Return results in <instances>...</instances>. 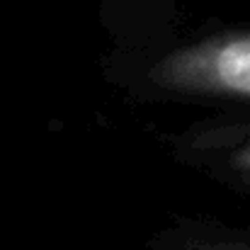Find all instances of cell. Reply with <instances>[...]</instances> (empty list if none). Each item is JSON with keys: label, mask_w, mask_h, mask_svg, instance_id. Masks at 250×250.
<instances>
[{"label": "cell", "mask_w": 250, "mask_h": 250, "mask_svg": "<svg viewBox=\"0 0 250 250\" xmlns=\"http://www.w3.org/2000/svg\"><path fill=\"white\" fill-rule=\"evenodd\" d=\"M100 71L109 87L136 104L250 112V22H207L158 49H107Z\"/></svg>", "instance_id": "1"}, {"label": "cell", "mask_w": 250, "mask_h": 250, "mask_svg": "<svg viewBox=\"0 0 250 250\" xmlns=\"http://www.w3.org/2000/svg\"><path fill=\"white\" fill-rule=\"evenodd\" d=\"M156 136L177 166L250 197V112L209 114Z\"/></svg>", "instance_id": "2"}, {"label": "cell", "mask_w": 250, "mask_h": 250, "mask_svg": "<svg viewBox=\"0 0 250 250\" xmlns=\"http://www.w3.org/2000/svg\"><path fill=\"white\" fill-rule=\"evenodd\" d=\"M97 22L117 51L158 49L185 32L177 0H97Z\"/></svg>", "instance_id": "3"}, {"label": "cell", "mask_w": 250, "mask_h": 250, "mask_svg": "<svg viewBox=\"0 0 250 250\" xmlns=\"http://www.w3.org/2000/svg\"><path fill=\"white\" fill-rule=\"evenodd\" d=\"M151 250H250V241L238 233L199 219H177L153 233Z\"/></svg>", "instance_id": "4"}]
</instances>
